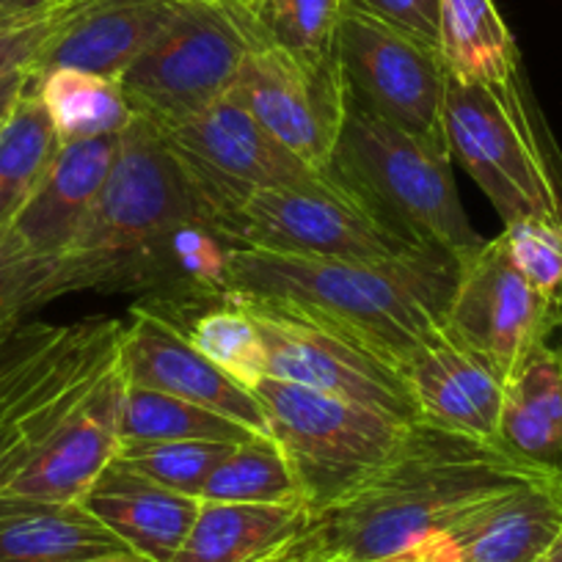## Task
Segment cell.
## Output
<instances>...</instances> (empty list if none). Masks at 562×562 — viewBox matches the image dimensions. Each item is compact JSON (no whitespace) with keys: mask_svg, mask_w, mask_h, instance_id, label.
I'll return each instance as SVG.
<instances>
[{"mask_svg":"<svg viewBox=\"0 0 562 562\" xmlns=\"http://www.w3.org/2000/svg\"><path fill=\"white\" fill-rule=\"evenodd\" d=\"M177 323L186 328L193 348L204 359L213 361L221 372H226L232 381L254 389L268 375L262 334H259L251 312L232 295L199 306L196 312L191 310V315Z\"/></svg>","mask_w":562,"mask_h":562,"instance_id":"obj_28","label":"cell"},{"mask_svg":"<svg viewBox=\"0 0 562 562\" xmlns=\"http://www.w3.org/2000/svg\"><path fill=\"white\" fill-rule=\"evenodd\" d=\"M34 9H53L50 0H0V14L34 12Z\"/></svg>","mask_w":562,"mask_h":562,"instance_id":"obj_39","label":"cell"},{"mask_svg":"<svg viewBox=\"0 0 562 562\" xmlns=\"http://www.w3.org/2000/svg\"><path fill=\"white\" fill-rule=\"evenodd\" d=\"M546 562H562V529L554 538V543L549 546V551H546Z\"/></svg>","mask_w":562,"mask_h":562,"instance_id":"obj_41","label":"cell"},{"mask_svg":"<svg viewBox=\"0 0 562 562\" xmlns=\"http://www.w3.org/2000/svg\"><path fill=\"white\" fill-rule=\"evenodd\" d=\"M310 518L304 502H204L171 562H259L293 540Z\"/></svg>","mask_w":562,"mask_h":562,"instance_id":"obj_24","label":"cell"},{"mask_svg":"<svg viewBox=\"0 0 562 562\" xmlns=\"http://www.w3.org/2000/svg\"><path fill=\"white\" fill-rule=\"evenodd\" d=\"M445 133L450 155H458L505 224L543 218L562 226V149L524 72L499 83L450 75Z\"/></svg>","mask_w":562,"mask_h":562,"instance_id":"obj_4","label":"cell"},{"mask_svg":"<svg viewBox=\"0 0 562 562\" xmlns=\"http://www.w3.org/2000/svg\"><path fill=\"white\" fill-rule=\"evenodd\" d=\"M259 40L306 58L337 53V31L348 0H243Z\"/></svg>","mask_w":562,"mask_h":562,"instance_id":"obj_31","label":"cell"},{"mask_svg":"<svg viewBox=\"0 0 562 562\" xmlns=\"http://www.w3.org/2000/svg\"><path fill=\"white\" fill-rule=\"evenodd\" d=\"M124 549L80 502L0 494V562H72Z\"/></svg>","mask_w":562,"mask_h":562,"instance_id":"obj_23","label":"cell"},{"mask_svg":"<svg viewBox=\"0 0 562 562\" xmlns=\"http://www.w3.org/2000/svg\"><path fill=\"white\" fill-rule=\"evenodd\" d=\"M375 562H419V557H416V551H408V554L389 557V560H375Z\"/></svg>","mask_w":562,"mask_h":562,"instance_id":"obj_42","label":"cell"},{"mask_svg":"<svg viewBox=\"0 0 562 562\" xmlns=\"http://www.w3.org/2000/svg\"><path fill=\"white\" fill-rule=\"evenodd\" d=\"M331 175L411 243L456 257L483 243L458 196L450 149L394 127L353 97L348 100Z\"/></svg>","mask_w":562,"mask_h":562,"instance_id":"obj_5","label":"cell"},{"mask_svg":"<svg viewBox=\"0 0 562 562\" xmlns=\"http://www.w3.org/2000/svg\"><path fill=\"white\" fill-rule=\"evenodd\" d=\"M229 295L251 312L262 334L270 378L386 411L397 419L419 422L414 394L392 361L290 306L254 295Z\"/></svg>","mask_w":562,"mask_h":562,"instance_id":"obj_13","label":"cell"},{"mask_svg":"<svg viewBox=\"0 0 562 562\" xmlns=\"http://www.w3.org/2000/svg\"><path fill=\"white\" fill-rule=\"evenodd\" d=\"M160 133L213 207L215 226L254 191L342 188L331 171L312 169L276 140L232 91L199 116Z\"/></svg>","mask_w":562,"mask_h":562,"instance_id":"obj_10","label":"cell"},{"mask_svg":"<svg viewBox=\"0 0 562 562\" xmlns=\"http://www.w3.org/2000/svg\"><path fill=\"white\" fill-rule=\"evenodd\" d=\"M58 149L61 138L40 94L36 75H31L29 86L0 127V229L14 224L20 210L45 180Z\"/></svg>","mask_w":562,"mask_h":562,"instance_id":"obj_26","label":"cell"},{"mask_svg":"<svg viewBox=\"0 0 562 562\" xmlns=\"http://www.w3.org/2000/svg\"><path fill=\"white\" fill-rule=\"evenodd\" d=\"M337 56L353 100L394 127L450 149L445 133V97L450 69L436 47L397 34L370 14L345 3Z\"/></svg>","mask_w":562,"mask_h":562,"instance_id":"obj_12","label":"cell"},{"mask_svg":"<svg viewBox=\"0 0 562 562\" xmlns=\"http://www.w3.org/2000/svg\"><path fill=\"white\" fill-rule=\"evenodd\" d=\"M50 3H53V9H58V12H61L64 3H67V0H50Z\"/></svg>","mask_w":562,"mask_h":562,"instance_id":"obj_43","label":"cell"},{"mask_svg":"<svg viewBox=\"0 0 562 562\" xmlns=\"http://www.w3.org/2000/svg\"><path fill=\"white\" fill-rule=\"evenodd\" d=\"M235 445L229 441H127L119 439V450L113 461L144 477L155 480L164 488L186 496H202L210 472L229 456Z\"/></svg>","mask_w":562,"mask_h":562,"instance_id":"obj_32","label":"cell"},{"mask_svg":"<svg viewBox=\"0 0 562 562\" xmlns=\"http://www.w3.org/2000/svg\"><path fill=\"white\" fill-rule=\"evenodd\" d=\"M31 69H25V72H18L12 75V78L0 80V127H3V122H7V116L12 113L14 102L20 100V94L25 91V86H29L31 80Z\"/></svg>","mask_w":562,"mask_h":562,"instance_id":"obj_37","label":"cell"},{"mask_svg":"<svg viewBox=\"0 0 562 562\" xmlns=\"http://www.w3.org/2000/svg\"><path fill=\"white\" fill-rule=\"evenodd\" d=\"M36 86L61 144L124 133L135 119L122 83L113 78L80 69H50L36 75Z\"/></svg>","mask_w":562,"mask_h":562,"instance_id":"obj_27","label":"cell"},{"mask_svg":"<svg viewBox=\"0 0 562 562\" xmlns=\"http://www.w3.org/2000/svg\"><path fill=\"white\" fill-rule=\"evenodd\" d=\"M72 562H153L149 557H140L135 551H113V554H100V557H86V560H72Z\"/></svg>","mask_w":562,"mask_h":562,"instance_id":"obj_40","label":"cell"},{"mask_svg":"<svg viewBox=\"0 0 562 562\" xmlns=\"http://www.w3.org/2000/svg\"><path fill=\"white\" fill-rule=\"evenodd\" d=\"M458 257L425 246L383 262L312 259L259 248H229L226 288L290 306L342 331L381 359L403 367L445 331Z\"/></svg>","mask_w":562,"mask_h":562,"instance_id":"obj_2","label":"cell"},{"mask_svg":"<svg viewBox=\"0 0 562 562\" xmlns=\"http://www.w3.org/2000/svg\"><path fill=\"white\" fill-rule=\"evenodd\" d=\"M193 221L215 224L213 207L164 133L135 116L119 138L116 160L89 218L58 259L61 295L80 290L153 293L166 246Z\"/></svg>","mask_w":562,"mask_h":562,"instance_id":"obj_3","label":"cell"},{"mask_svg":"<svg viewBox=\"0 0 562 562\" xmlns=\"http://www.w3.org/2000/svg\"><path fill=\"white\" fill-rule=\"evenodd\" d=\"M419 422L467 439L496 445L505 378L447 331L422 345L403 367Z\"/></svg>","mask_w":562,"mask_h":562,"instance_id":"obj_18","label":"cell"},{"mask_svg":"<svg viewBox=\"0 0 562 562\" xmlns=\"http://www.w3.org/2000/svg\"><path fill=\"white\" fill-rule=\"evenodd\" d=\"M199 499L259 505L304 502L293 467L270 434H254L251 439L232 447L229 456L210 472Z\"/></svg>","mask_w":562,"mask_h":562,"instance_id":"obj_29","label":"cell"},{"mask_svg":"<svg viewBox=\"0 0 562 562\" xmlns=\"http://www.w3.org/2000/svg\"><path fill=\"white\" fill-rule=\"evenodd\" d=\"M61 295L58 259L40 257L23 237L3 226L0 229V342L20 328L31 312L42 310Z\"/></svg>","mask_w":562,"mask_h":562,"instance_id":"obj_33","label":"cell"},{"mask_svg":"<svg viewBox=\"0 0 562 562\" xmlns=\"http://www.w3.org/2000/svg\"><path fill=\"white\" fill-rule=\"evenodd\" d=\"M562 529V480H535L463 510L419 546V562H538Z\"/></svg>","mask_w":562,"mask_h":562,"instance_id":"obj_17","label":"cell"},{"mask_svg":"<svg viewBox=\"0 0 562 562\" xmlns=\"http://www.w3.org/2000/svg\"><path fill=\"white\" fill-rule=\"evenodd\" d=\"M441 58L456 80L499 83L521 75L516 36L494 0H441Z\"/></svg>","mask_w":562,"mask_h":562,"instance_id":"obj_25","label":"cell"},{"mask_svg":"<svg viewBox=\"0 0 562 562\" xmlns=\"http://www.w3.org/2000/svg\"><path fill=\"white\" fill-rule=\"evenodd\" d=\"M124 372L119 359L69 408L50 439L3 494L45 502H80L116 458L122 439Z\"/></svg>","mask_w":562,"mask_h":562,"instance_id":"obj_16","label":"cell"},{"mask_svg":"<svg viewBox=\"0 0 562 562\" xmlns=\"http://www.w3.org/2000/svg\"><path fill=\"white\" fill-rule=\"evenodd\" d=\"M251 392L310 513L334 505L386 467L416 425L281 378L265 375Z\"/></svg>","mask_w":562,"mask_h":562,"instance_id":"obj_7","label":"cell"},{"mask_svg":"<svg viewBox=\"0 0 562 562\" xmlns=\"http://www.w3.org/2000/svg\"><path fill=\"white\" fill-rule=\"evenodd\" d=\"M259 562H279V560H276L273 554H268V557H262V560H259Z\"/></svg>","mask_w":562,"mask_h":562,"instance_id":"obj_44","label":"cell"},{"mask_svg":"<svg viewBox=\"0 0 562 562\" xmlns=\"http://www.w3.org/2000/svg\"><path fill=\"white\" fill-rule=\"evenodd\" d=\"M232 94L293 155L328 175L350 89L337 53L306 58L259 42L243 61Z\"/></svg>","mask_w":562,"mask_h":562,"instance_id":"obj_14","label":"cell"},{"mask_svg":"<svg viewBox=\"0 0 562 562\" xmlns=\"http://www.w3.org/2000/svg\"><path fill=\"white\" fill-rule=\"evenodd\" d=\"M122 321L20 326L0 342V494L119 359Z\"/></svg>","mask_w":562,"mask_h":562,"instance_id":"obj_6","label":"cell"},{"mask_svg":"<svg viewBox=\"0 0 562 562\" xmlns=\"http://www.w3.org/2000/svg\"><path fill=\"white\" fill-rule=\"evenodd\" d=\"M350 7L370 14L397 34L411 36L422 45H441V0H348ZM441 53V50H439Z\"/></svg>","mask_w":562,"mask_h":562,"instance_id":"obj_36","label":"cell"},{"mask_svg":"<svg viewBox=\"0 0 562 562\" xmlns=\"http://www.w3.org/2000/svg\"><path fill=\"white\" fill-rule=\"evenodd\" d=\"M232 248H259L312 259L383 262L425 248L378 218L348 188L254 191L218 221Z\"/></svg>","mask_w":562,"mask_h":562,"instance_id":"obj_9","label":"cell"},{"mask_svg":"<svg viewBox=\"0 0 562 562\" xmlns=\"http://www.w3.org/2000/svg\"><path fill=\"white\" fill-rule=\"evenodd\" d=\"M499 450L562 477V331L538 345L505 381Z\"/></svg>","mask_w":562,"mask_h":562,"instance_id":"obj_22","label":"cell"},{"mask_svg":"<svg viewBox=\"0 0 562 562\" xmlns=\"http://www.w3.org/2000/svg\"><path fill=\"white\" fill-rule=\"evenodd\" d=\"M502 243L524 279L549 299L562 301V226L543 218L505 224Z\"/></svg>","mask_w":562,"mask_h":562,"instance_id":"obj_34","label":"cell"},{"mask_svg":"<svg viewBox=\"0 0 562 562\" xmlns=\"http://www.w3.org/2000/svg\"><path fill=\"white\" fill-rule=\"evenodd\" d=\"M119 138L122 133L61 144L45 180L12 224L31 251L61 259L72 246L111 175Z\"/></svg>","mask_w":562,"mask_h":562,"instance_id":"obj_19","label":"cell"},{"mask_svg":"<svg viewBox=\"0 0 562 562\" xmlns=\"http://www.w3.org/2000/svg\"><path fill=\"white\" fill-rule=\"evenodd\" d=\"M445 331L510 378L538 345L562 331V301L535 290L507 257L502 237L458 254Z\"/></svg>","mask_w":562,"mask_h":562,"instance_id":"obj_11","label":"cell"},{"mask_svg":"<svg viewBox=\"0 0 562 562\" xmlns=\"http://www.w3.org/2000/svg\"><path fill=\"white\" fill-rule=\"evenodd\" d=\"M61 23L64 18L58 9L0 14V80L34 69L36 58L56 36Z\"/></svg>","mask_w":562,"mask_h":562,"instance_id":"obj_35","label":"cell"},{"mask_svg":"<svg viewBox=\"0 0 562 562\" xmlns=\"http://www.w3.org/2000/svg\"><path fill=\"white\" fill-rule=\"evenodd\" d=\"M119 367L124 381L133 386L188 400L240 422L251 434H268L257 394L204 359L191 345L186 328L149 301L130 310V323H124L119 339Z\"/></svg>","mask_w":562,"mask_h":562,"instance_id":"obj_15","label":"cell"},{"mask_svg":"<svg viewBox=\"0 0 562 562\" xmlns=\"http://www.w3.org/2000/svg\"><path fill=\"white\" fill-rule=\"evenodd\" d=\"M113 3H133V0H67L61 9V18H75V14L94 12V9L113 7Z\"/></svg>","mask_w":562,"mask_h":562,"instance_id":"obj_38","label":"cell"},{"mask_svg":"<svg viewBox=\"0 0 562 562\" xmlns=\"http://www.w3.org/2000/svg\"><path fill=\"white\" fill-rule=\"evenodd\" d=\"M259 42L243 0H180L171 23L119 83L135 116L175 127L229 94Z\"/></svg>","mask_w":562,"mask_h":562,"instance_id":"obj_8","label":"cell"},{"mask_svg":"<svg viewBox=\"0 0 562 562\" xmlns=\"http://www.w3.org/2000/svg\"><path fill=\"white\" fill-rule=\"evenodd\" d=\"M538 562H546V557H540V560Z\"/></svg>","mask_w":562,"mask_h":562,"instance_id":"obj_45","label":"cell"},{"mask_svg":"<svg viewBox=\"0 0 562 562\" xmlns=\"http://www.w3.org/2000/svg\"><path fill=\"white\" fill-rule=\"evenodd\" d=\"M251 430L240 422L226 419L215 411L193 405L188 400L155 392V389L127 383L122 403V439L127 441H240L251 439Z\"/></svg>","mask_w":562,"mask_h":562,"instance_id":"obj_30","label":"cell"},{"mask_svg":"<svg viewBox=\"0 0 562 562\" xmlns=\"http://www.w3.org/2000/svg\"><path fill=\"white\" fill-rule=\"evenodd\" d=\"M80 505L130 551L153 562H171L196 521L202 499L164 488L155 480L111 461Z\"/></svg>","mask_w":562,"mask_h":562,"instance_id":"obj_20","label":"cell"},{"mask_svg":"<svg viewBox=\"0 0 562 562\" xmlns=\"http://www.w3.org/2000/svg\"><path fill=\"white\" fill-rule=\"evenodd\" d=\"M180 0H133L64 18L31 72L80 69L119 80L171 23Z\"/></svg>","mask_w":562,"mask_h":562,"instance_id":"obj_21","label":"cell"},{"mask_svg":"<svg viewBox=\"0 0 562 562\" xmlns=\"http://www.w3.org/2000/svg\"><path fill=\"white\" fill-rule=\"evenodd\" d=\"M535 480H562L505 450L416 422L392 461L334 505L310 513L279 562H375L408 554L463 510Z\"/></svg>","mask_w":562,"mask_h":562,"instance_id":"obj_1","label":"cell"}]
</instances>
